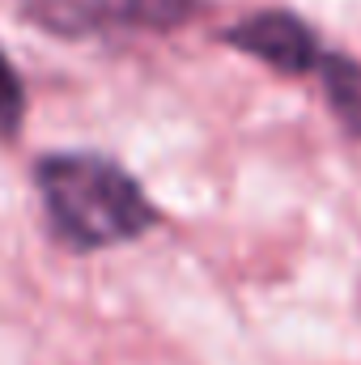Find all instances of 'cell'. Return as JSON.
I'll return each instance as SVG.
<instances>
[{"label":"cell","instance_id":"cell-3","mask_svg":"<svg viewBox=\"0 0 361 365\" xmlns=\"http://www.w3.org/2000/svg\"><path fill=\"white\" fill-rule=\"evenodd\" d=\"M225 43L247 51V56H255V60H264L268 68L285 73V77H302V73L319 68V60H323L315 30L302 17L285 13V9H264V13L230 26Z\"/></svg>","mask_w":361,"mask_h":365},{"label":"cell","instance_id":"cell-4","mask_svg":"<svg viewBox=\"0 0 361 365\" xmlns=\"http://www.w3.org/2000/svg\"><path fill=\"white\" fill-rule=\"evenodd\" d=\"M319 73H323V90H327L336 119L353 136H361V64L353 56H323Z\"/></svg>","mask_w":361,"mask_h":365},{"label":"cell","instance_id":"cell-5","mask_svg":"<svg viewBox=\"0 0 361 365\" xmlns=\"http://www.w3.org/2000/svg\"><path fill=\"white\" fill-rule=\"evenodd\" d=\"M21 110H26V93H21V77L13 73L9 56L0 51V128L13 132L21 123Z\"/></svg>","mask_w":361,"mask_h":365},{"label":"cell","instance_id":"cell-1","mask_svg":"<svg viewBox=\"0 0 361 365\" xmlns=\"http://www.w3.org/2000/svg\"><path fill=\"white\" fill-rule=\"evenodd\" d=\"M39 191L56 238L73 251H102L141 238L158 212L123 166L93 153H51L39 162Z\"/></svg>","mask_w":361,"mask_h":365},{"label":"cell","instance_id":"cell-2","mask_svg":"<svg viewBox=\"0 0 361 365\" xmlns=\"http://www.w3.org/2000/svg\"><path fill=\"white\" fill-rule=\"evenodd\" d=\"M195 13V0H26V17L51 34H98L111 26H149L166 30Z\"/></svg>","mask_w":361,"mask_h":365}]
</instances>
